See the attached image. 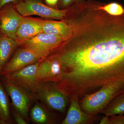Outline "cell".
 <instances>
[{
  "mask_svg": "<svg viewBox=\"0 0 124 124\" xmlns=\"http://www.w3.org/2000/svg\"><path fill=\"white\" fill-rule=\"evenodd\" d=\"M88 10L71 25L73 40L56 51L63 75L56 85L70 98L108 85L124 88V13L111 15L99 7Z\"/></svg>",
  "mask_w": 124,
  "mask_h": 124,
  "instance_id": "1",
  "label": "cell"
},
{
  "mask_svg": "<svg viewBox=\"0 0 124 124\" xmlns=\"http://www.w3.org/2000/svg\"><path fill=\"white\" fill-rule=\"evenodd\" d=\"M122 94H124V88L121 85H106L84 96L80 106L85 113L94 115L102 111L114 98Z\"/></svg>",
  "mask_w": 124,
  "mask_h": 124,
  "instance_id": "2",
  "label": "cell"
},
{
  "mask_svg": "<svg viewBox=\"0 0 124 124\" xmlns=\"http://www.w3.org/2000/svg\"><path fill=\"white\" fill-rule=\"evenodd\" d=\"M67 40L60 36L42 32L31 39L17 41L19 46L30 50L42 60L54 53Z\"/></svg>",
  "mask_w": 124,
  "mask_h": 124,
  "instance_id": "3",
  "label": "cell"
},
{
  "mask_svg": "<svg viewBox=\"0 0 124 124\" xmlns=\"http://www.w3.org/2000/svg\"><path fill=\"white\" fill-rule=\"evenodd\" d=\"M34 99L53 111L64 113L69 98L56 88L53 83L39 82Z\"/></svg>",
  "mask_w": 124,
  "mask_h": 124,
  "instance_id": "4",
  "label": "cell"
},
{
  "mask_svg": "<svg viewBox=\"0 0 124 124\" xmlns=\"http://www.w3.org/2000/svg\"><path fill=\"white\" fill-rule=\"evenodd\" d=\"M17 11L26 17L38 16L43 17L61 19L66 15L68 9H59L44 4L40 0H24L15 6Z\"/></svg>",
  "mask_w": 124,
  "mask_h": 124,
  "instance_id": "5",
  "label": "cell"
},
{
  "mask_svg": "<svg viewBox=\"0 0 124 124\" xmlns=\"http://www.w3.org/2000/svg\"><path fill=\"white\" fill-rule=\"evenodd\" d=\"M40 60L19 70L2 76L22 89L34 98L40 82L37 77V72Z\"/></svg>",
  "mask_w": 124,
  "mask_h": 124,
  "instance_id": "6",
  "label": "cell"
},
{
  "mask_svg": "<svg viewBox=\"0 0 124 124\" xmlns=\"http://www.w3.org/2000/svg\"><path fill=\"white\" fill-rule=\"evenodd\" d=\"M0 79L11 98V106L29 123V111L35 99L3 76L0 77Z\"/></svg>",
  "mask_w": 124,
  "mask_h": 124,
  "instance_id": "7",
  "label": "cell"
},
{
  "mask_svg": "<svg viewBox=\"0 0 124 124\" xmlns=\"http://www.w3.org/2000/svg\"><path fill=\"white\" fill-rule=\"evenodd\" d=\"M62 75V66L57 54L53 53L40 61L37 72L39 81L54 83L59 81Z\"/></svg>",
  "mask_w": 124,
  "mask_h": 124,
  "instance_id": "8",
  "label": "cell"
},
{
  "mask_svg": "<svg viewBox=\"0 0 124 124\" xmlns=\"http://www.w3.org/2000/svg\"><path fill=\"white\" fill-rule=\"evenodd\" d=\"M15 7L5 6L0 9L1 33L17 40V31L23 18Z\"/></svg>",
  "mask_w": 124,
  "mask_h": 124,
  "instance_id": "9",
  "label": "cell"
},
{
  "mask_svg": "<svg viewBox=\"0 0 124 124\" xmlns=\"http://www.w3.org/2000/svg\"><path fill=\"white\" fill-rule=\"evenodd\" d=\"M40 60L41 59L32 51L21 47L15 51L3 68L1 76L19 70Z\"/></svg>",
  "mask_w": 124,
  "mask_h": 124,
  "instance_id": "10",
  "label": "cell"
},
{
  "mask_svg": "<svg viewBox=\"0 0 124 124\" xmlns=\"http://www.w3.org/2000/svg\"><path fill=\"white\" fill-rule=\"evenodd\" d=\"M70 106L62 124H88L95 121L94 115H89L82 110L78 98L73 97L70 99Z\"/></svg>",
  "mask_w": 124,
  "mask_h": 124,
  "instance_id": "11",
  "label": "cell"
},
{
  "mask_svg": "<svg viewBox=\"0 0 124 124\" xmlns=\"http://www.w3.org/2000/svg\"><path fill=\"white\" fill-rule=\"evenodd\" d=\"M29 120L35 124H53L57 118L53 111L38 100L34 99L29 114Z\"/></svg>",
  "mask_w": 124,
  "mask_h": 124,
  "instance_id": "12",
  "label": "cell"
},
{
  "mask_svg": "<svg viewBox=\"0 0 124 124\" xmlns=\"http://www.w3.org/2000/svg\"><path fill=\"white\" fill-rule=\"evenodd\" d=\"M43 20L23 17L17 31V41L25 40L43 32Z\"/></svg>",
  "mask_w": 124,
  "mask_h": 124,
  "instance_id": "13",
  "label": "cell"
},
{
  "mask_svg": "<svg viewBox=\"0 0 124 124\" xmlns=\"http://www.w3.org/2000/svg\"><path fill=\"white\" fill-rule=\"evenodd\" d=\"M18 46L16 40L2 33L0 35V77L3 68Z\"/></svg>",
  "mask_w": 124,
  "mask_h": 124,
  "instance_id": "14",
  "label": "cell"
},
{
  "mask_svg": "<svg viewBox=\"0 0 124 124\" xmlns=\"http://www.w3.org/2000/svg\"><path fill=\"white\" fill-rule=\"evenodd\" d=\"M43 32L48 34L59 36L67 40L72 33L70 25L63 21H42Z\"/></svg>",
  "mask_w": 124,
  "mask_h": 124,
  "instance_id": "15",
  "label": "cell"
},
{
  "mask_svg": "<svg viewBox=\"0 0 124 124\" xmlns=\"http://www.w3.org/2000/svg\"><path fill=\"white\" fill-rule=\"evenodd\" d=\"M11 109L9 96L0 79V119L8 124H14Z\"/></svg>",
  "mask_w": 124,
  "mask_h": 124,
  "instance_id": "16",
  "label": "cell"
},
{
  "mask_svg": "<svg viewBox=\"0 0 124 124\" xmlns=\"http://www.w3.org/2000/svg\"><path fill=\"white\" fill-rule=\"evenodd\" d=\"M105 115L108 116L124 114V94H120L111 101L102 111Z\"/></svg>",
  "mask_w": 124,
  "mask_h": 124,
  "instance_id": "17",
  "label": "cell"
},
{
  "mask_svg": "<svg viewBox=\"0 0 124 124\" xmlns=\"http://www.w3.org/2000/svg\"><path fill=\"white\" fill-rule=\"evenodd\" d=\"M101 8L103 11L111 15L117 16L124 13V7L116 2H112L104 5L102 4Z\"/></svg>",
  "mask_w": 124,
  "mask_h": 124,
  "instance_id": "18",
  "label": "cell"
},
{
  "mask_svg": "<svg viewBox=\"0 0 124 124\" xmlns=\"http://www.w3.org/2000/svg\"><path fill=\"white\" fill-rule=\"evenodd\" d=\"M11 113L14 124H27L28 122L11 106Z\"/></svg>",
  "mask_w": 124,
  "mask_h": 124,
  "instance_id": "19",
  "label": "cell"
},
{
  "mask_svg": "<svg viewBox=\"0 0 124 124\" xmlns=\"http://www.w3.org/2000/svg\"><path fill=\"white\" fill-rule=\"evenodd\" d=\"M109 124H124V115H117L109 116Z\"/></svg>",
  "mask_w": 124,
  "mask_h": 124,
  "instance_id": "20",
  "label": "cell"
},
{
  "mask_svg": "<svg viewBox=\"0 0 124 124\" xmlns=\"http://www.w3.org/2000/svg\"><path fill=\"white\" fill-rule=\"evenodd\" d=\"M85 1V0H59L58 3L62 7H68L73 4L80 3Z\"/></svg>",
  "mask_w": 124,
  "mask_h": 124,
  "instance_id": "21",
  "label": "cell"
},
{
  "mask_svg": "<svg viewBox=\"0 0 124 124\" xmlns=\"http://www.w3.org/2000/svg\"><path fill=\"white\" fill-rule=\"evenodd\" d=\"M21 1V0H0V9L6 5L13 3L16 5L18 4Z\"/></svg>",
  "mask_w": 124,
  "mask_h": 124,
  "instance_id": "22",
  "label": "cell"
},
{
  "mask_svg": "<svg viewBox=\"0 0 124 124\" xmlns=\"http://www.w3.org/2000/svg\"><path fill=\"white\" fill-rule=\"evenodd\" d=\"M47 4L50 6H54L58 3L59 0H45Z\"/></svg>",
  "mask_w": 124,
  "mask_h": 124,
  "instance_id": "23",
  "label": "cell"
},
{
  "mask_svg": "<svg viewBox=\"0 0 124 124\" xmlns=\"http://www.w3.org/2000/svg\"><path fill=\"white\" fill-rule=\"evenodd\" d=\"M109 116L105 115L102 118L100 122V124H109Z\"/></svg>",
  "mask_w": 124,
  "mask_h": 124,
  "instance_id": "24",
  "label": "cell"
},
{
  "mask_svg": "<svg viewBox=\"0 0 124 124\" xmlns=\"http://www.w3.org/2000/svg\"><path fill=\"white\" fill-rule=\"evenodd\" d=\"M0 124H8L7 122L0 119Z\"/></svg>",
  "mask_w": 124,
  "mask_h": 124,
  "instance_id": "25",
  "label": "cell"
},
{
  "mask_svg": "<svg viewBox=\"0 0 124 124\" xmlns=\"http://www.w3.org/2000/svg\"><path fill=\"white\" fill-rule=\"evenodd\" d=\"M1 29V24H0V31Z\"/></svg>",
  "mask_w": 124,
  "mask_h": 124,
  "instance_id": "26",
  "label": "cell"
},
{
  "mask_svg": "<svg viewBox=\"0 0 124 124\" xmlns=\"http://www.w3.org/2000/svg\"><path fill=\"white\" fill-rule=\"evenodd\" d=\"M24 0H21V1H20V2L22 1H24Z\"/></svg>",
  "mask_w": 124,
  "mask_h": 124,
  "instance_id": "27",
  "label": "cell"
}]
</instances>
